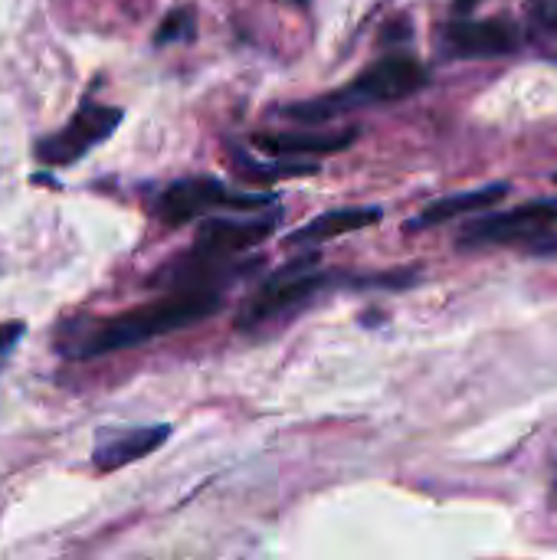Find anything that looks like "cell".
Listing matches in <instances>:
<instances>
[{
  "label": "cell",
  "mask_w": 557,
  "mask_h": 560,
  "mask_svg": "<svg viewBox=\"0 0 557 560\" xmlns=\"http://www.w3.org/2000/svg\"><path fill=\"white\" fill-rule=\"evenodd\" d=\"M272 230H276V217H266V220H204L190 253H197L200 259H210V262H227L230 256H240V253L259 246Z\"/></svg>",
  "instance_id": "ba28073f"
},
{
  "label": "cell",
  "mask_w": 557,
  "mask_h": 560,
  "mask_svg": "<svg viewBox=\"0 0 557 560\" xmlns=\"http://www.w3.org/2000/svg\"><path fill=\"white\" fill-rule=\"evenodd\" d=\"M312 259H305L302 266H286L279 269L272 279H266V285L243 305V312L236 315V328H259L276 315H289L299 305H305L315 292H322L332 276L328 272H315L309 269Z\"/></svg>",
  "instance_id": "3957f363"
},
{
  "label": "cell",
  "mask_w": 557,
  "mask_h": 560,
  "mask_svg": "<svg viewBox=\"0 0 557 560\" xmlns=\"http://www.w3.org/2000/svg\"><path fill=\"white\" fill-rule=\"evenodd\" d=\"M223 299L217 285H187L174 289L167 299H158L151 305L131 308L125 315H115L108 322H98L95 328L82 331L76 341L62 345V354L69 358H98L112 351H125L154 338H164L171 331L190 328L213 312H220Z\"/></svg>",
  "instance_id": "6da1fadb"
},
{
  "label": "cell",
  "mask_w": 557,
  "mask_h": 560,
  "mask_svg": "<svg viewBox=\"0 0 557 560\" xmlns=\"http://www.w3.org/2000/svg\"><path fill=\"white\" fill-rule=\"evenodd\" d=\"M358 131L341 135H263L256 138V148L272 158H299V154H335L351 148Z\"/></svg>",
  "instance_id": "7c38bea8"
},
{
  "label": "cell",
  "mask_w": 557,
  "mask_h": 560,
  "mask_svg": "<svg viewBox=\"0 0 557 560\" xmlns=\"http://www.w3.org/2000/svg\"><path fill=\"white\" fill-rule=\"evenodd\" d=\"M118 125H121V108L85 102L62 131H56V135H49V138H43L36 144V158L43 164H72L89 148L105 141Z\"/></svg>",
  "instance_id": "8992f818"
},
{
  "label": "cell",
  "mask_w": 557,
  "mask_h": 560,
  "mask_svg": "<svg viewBox=\"0 0 557 560\" xmlns=\"http://www.w3.org/2000/svg\"><path fill=\"white\" fill-rule=\"evenodd\" d=\"M555 180H557V177H555Z\"/></svg>",
  "instance_id": "e0dca14e"
},
{
  "label": "cell",
  "mask_w": 557,
  "mask_h": 560,
  "mask_svg": "<svg viewBox=\"0 0 557 560\" xmlns=\"http://www.w3.org/2000/svg\"><path fill=\"white\" fill-rule=\"evenodd\" d=\"M506 194H509V184H489V187H479V190L450 194V197L433 200L430 207H423V210L407 223V230H433V226H443V223L460 220V217H466V213L489 210V207H496Z\"/></svg>",
  "instance_id": "9c48e42d"
},
{
  "label": "cell",
  "mask_w": 557,
  "mask_h": 560,
  "mask_svg": "<svg viewBox=\"0 0 557 560\" xmlns=\"http://www.w3.org/2000/svg\"><path fill=\"white\" fill-rule=\"evenodd\" d=\"M20 335H23V322H7V325H0V354L10 351V345H13Z\"/></svg>",
  "instance_id": "9a60e30c"
},
{
  "label": "cell",
  "mask_w": 557,
  "mask_h": 560,
  "mask_svg": "<svg viewBox=\"0 0 557 560\" xmlns=\"http://www.w3.org/2000/svg\"><path fill=\"white\" fill-rule=\"evenodd\" d=\"M194 30H197V20H194V10L190 7H181V10H171L167 16H164V23L158 26V46H164V43H181V39H190L194 36Z\"/></svg>",
  "instance_id": "5bb4252c"
},
{
  "label": "cell",
  "mask_w": 557,
  "mask_h": 560,
  "mask_svg": "<svg viewBox=\"0 0 557 560\" xmlns=\"http://www.w3.org/2000/svg\"><path fill=\"white\" fill-rule=\"evenodd\" d=\"M374 223H381L378 207H345V210H332V213H322V217L309 220L305 226L289 233L286 243L289 246H312V243H325L332 236L355 233V230H364V226H374Z\"/></svg>",
  "instance_id": "8fae6325"
},
{
  "label": "cell",
  "mask_w": 557,
  "mask_h": 560,
  "mask_svg": "<svg viewBox=\"0 0 557 560\" xmlns=\"http://www.w3.org/2000/svg\"><path fill=\"white\" fill-rule=\"evenodd\" d=\"M272 197H243V194H233L227 190L217 177H187V180H177L171 184L158 203H154V213L161 223L167 226H184L190 220H200V217H210L213 210L220 207H236V210H256L263 203H269Z\"/></svg>",
  "instance_id": "277c9868"
},
{
  "label": "cell",
  "mask_w": 557,
  "mask_h": 560,
  "mask_svg": "<svg viewBox=\"0 0 557 560\" xmlns=\"http://www.w3.org/2000/svg\"><path fill=\"white\" fill-rule=\"evenodd\" d=\"M299 3H309V0H299Z\"/></svg>",
  "instance_id": "2e32d148"
},
{
  "label": "cell",
  "mask_w": 557,
  "mask_h": 560,
  "mask_svg": "<svg viewBox=\"0 0 557 560\" xmlns=\"http://www.w3.org/2000/svg\"><path fill=\"white\" fill-rule=\"evenodd\" d=\"M529 43L557 59V0H529Z\"/></svg>",
  "instance_id": "4fadbf2b"
},
{
  "label": "cell",
  "mask_w": 557,
  "mask_h": 560,
  "mask_svg": "<svg viewBox=\"0 0 557 560\" xmlns=\"http://www.w3.org/2000/svg\"><path fill=\"white\" fill-rule=\"evenodd\" d=\"M522 46V33L509 20H456L443 26V49L456 59L506 56Z\"/></svg>",
  "instance_id": "52a82bcc"
},
{
  "label": "cell",
  "mask_w": 557,
  "mask_h": 560,
  "mask_svg": "<svg viewBox=\"0 0 557 560\" xmlns=\"http://www.w3.org/2000/svg\"><path fill=\"white\" fill-rule=\"evenodd\" d=\"M423 85H427V69L417 59L387 56L378 66H371L368 72H361L351 85L332 92L328 102H332L335 115H345L348 108H358V105H384V102L407 98Z\"/></svg>",
  "instance_id": "7a4b0ae2"
},
{
  "label": "cell",
  "mask_w": 557,
  "mask_h": 560,
  "mask_svg": "<svg viewBox=\"0 0 557 560\" xmlns=\"http://www.w3.org/2000/svg\"><path fill=\"white\" fill-rule=\"evenodd\" d=\"M167 436H171V427H164V423H161V427L125 430L121 436H112V440H105L102 446H95L92 463H95V469H102V472L121 469V466L138 463V459H144L148 453H154Z\"/></svg>",
  "instance_id": "30bf717a"
},
{
  "label": "cell",
  "mask_w": 557,
  "mask_h": 560,
  "mask_svg": "<svg viewBox=\"0 0 557 560\" xmlns=\"http://www.w3.org/2000/svg\"><path fill=\"white\" fill-rule=\"evenodd\" d=\"M557 226V200H532L515 210L489 213L476 223H469L460 236L463 249L473 246H506V243H532L542 240Z\"/></svg>",
  "instance_id": "5b68a950"
}]
</instances>
